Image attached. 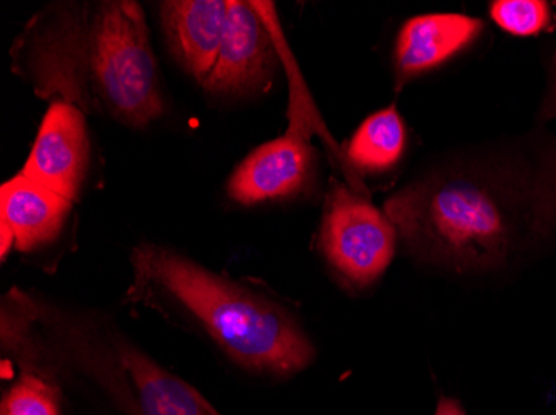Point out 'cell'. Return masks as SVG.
Instances as JSON below:
<instances>
[{
	"mask_svg": "<svg viewBox=\"0 0 556 415\" xmlns=\"http://www.w3.org/2000/svg\"><path fill=\"white\" fill-rule=\"evenodd\" d=\"M421 267L492 276L556 245V133L536 125L443 153L383 205Z\"/></svg>",
	"mask_w": 556,
	"mask_h": 415,
	"instance_id": "cell-1",
	"label": "cell"
},
{
	"mask_svg": "<svg viewBox=\"0 0 556 415\" xmlns=\"http://www.w3.org/2000/svg\"><path fill=\"white\" fill-rule=\"evenodd\" d=\"M11 68L39 99L143 130L167 112L146 14L134 0H61L21 30Z\"/></svg>",
	"mask_w": 556,
	"mask_h": 415,
	"instance_id": "cell-2",
	"label": "cell"
},
{
	"mask_svg": "<svg viewBox=\"0 0 556 415\" xmlns=\"http://www.w3.org/2000/svg\"><path fill=\"white\" fill-rule=\"evenodd\" d=\"M127 299L204 334L243 369L290 377L307 369L315 346L289 309L154 243L130 256Z\"/></svg>",
	"mask_w": 556,
	"mask_h": 415,
	"instance_id": "cell-3",
	"label": "cell"
},
{
	"mask_svg": "<svg viewBox=\"0 0 556 415\" xmlns=\"http://www.w3.org/2000/svg\"><path fill=\"white\" fill-rule=\"evenodd\" d=\"M2 314L4 348L24 369H77L127 415H220L190 384L90 314L24 293L9 296Z\"/></svg>",
	"mask_w": 556,
	"mask_h": 415,
	"instance_id": "cell-4",
	"label": "cell"
},
{
	"mask_svg": "<svg viewBox=\"0 0 556 415\" xmlns=\"http://www.w3.org/2000/svg\"><path fill=\"white\" fill-rule=\"evenodd\" d=\"M399 233L386 211L336 183L325 202L318 246L343 283L368 288L395 258Z\"/></svg>",
	"mask_w": 556,
	"mask_h": 415,
	"instance_id": "cell-5",
	"label": "cell"
},
{
	"mask_svg": "<svg viewBox=\"0 0 556 415\" xmlns=\"http://www.w3.org/2000/svg\"><path fill=\"white\" fill-rule=\"evenodd\" d=\"M271 4L229 0V14L217 61L204 82L214 99L239 100L262 95L274 86L278 50Z\"/></svg>",
	"mask_w": 556,
	"mask_h": 415,
	"instance_id": "cell-6",
	"label": "cell"
},
{
	"mask_svg": "<svg viewBox=\"0 0 556 415\" xmlns=\"http://www.w3.org/2000/svg\"><path fill=\"white\" fill-rule=\"evenodd\" d=\"M292 125L277 139L250 152L230 174L227 193L242 206L277 205L302 198L317 181L318 158L308 115L292 108Z\"/></svg>",
	"mask_w": 556,
	"mask_h": 415,
	"instance_id": "cell-7",
	"label": "cell"
},
{
	"mask_svg": "<svg viewBox=\"0 0 556 415\" xmlns=\"http://www.w3.org/2000/svg\"><path fill=\"white\" fill-rule=\"evenodd\" d=\"M89 170L86 115L71 103H50L21 173L74 203L83 192Z\"/></svg>",
	"mask_w": 556,
	"mask_h": 415,
	"instance_id": "cell-8",
	"label": "cell"
},
{
	"mask_svg": "<svg viewBox=\"0 0 556 415\" xmlns=\"http://www.w3.org/2000/svg\"><path fill=\"white\" fill-rule=\"evenodd\" d=\"M483 30L485 22L467 14L435 12L408 18L400 27L393 47L395 89L402 90L467 52Z\"/></svg>",
	"mask_w": 556,
	"mask_h": 415,
	"instance_id": "cell-9",
	"label": "cell"
},
{
	"mask_svg": "<svg viewBox=\"0 0 556 415\" xmlns=\"http://www.w3.org/2000/svg\"><path fill=\"white\" fill-rule=\"evenodd\" d=\"M159 11L172 57L204 86L224 40L229 0H167Z\"/></svg>",
	"mask_w": 556,
	"mask_h": 415,
	"instance_id": "cell-10",
	"label": "cell"
},
{
	"mask_svg": "<svg viewBox=\"0 0 556 415\" xmlns=\"http://www.w3.org/2000/svg\"><path fill=\"white\" fill-rule=\"evenodd\" d=\"M71 208V199L22 173L0 189V224L12 231L18 251H33L58 239Z\"/></svg>",
	"mask_w": 556,
	"mask_h": 415,
	"instance_id": "cell-11",
	"label": "cell"
},
{
	"mask_svg": "<svg viewBox=\"0 0 556 415\" xmlns=\"http://www.w3.org/2000/svg\"><path fill=\"white\" fill-rule=\"evenodd\" d=\"M407 146V125L396 105H389L362 121L346 146V158L364 173H387L402 161Z\"/></svg>",
	"mask_w": 556,
	"mask_h": 415,
	"instance_id": "cell-12",
	"label": "cell"
},
{
	"mask_svg": "<svg viewBox=\"0 0 556 415\" xmlns=\"http://www.w3.org/2000/svg\"><path fill=\"white\" fill-rule=\"evenodd\" d=\"M0 415H62L58 386L36 371L24 369L5 392Z\"/></svg>",
	"mask_w": 556,
	"mask_h": 415,
	"instance_id": "cell-13",
	"label": "cell"
},
{
	"mask_svg": "<svg viewBox=\"0 0 556 415\" xmlns=\"http://www.w3.org/2000/svg\"><path fill=\"white\" fill-rule=\"evenodd\" d=\"M489 14L503 33L521 39L548 33L555 25L552 4L546 0H493Z\"/></svg>",
	"mask_w": 556,
	"mask_h": 415,
	"instance_id": "cell-14",
	"label": "cell"
},
{
	"mask_svg": "<svg viewBox=\"0 0 556 415\" xmlns=\"http://www.w3.org/2000/svg\"><path fill=\"white\" fill-rule=\"evenodd\" d=\"M553 120H556V47L546 57V89L536 114V125L545 127Z\"/></svg>",
	"mask_w": 556,
	"mask_h": 415,
	"instance_id": "cell-15",
	"label": "cell"
},
{
	"mask_svg": "<svg viewBox=\"0 0 556 415\" xmlns=\"http://www.w3.org/2000/svg\"><path fill=\"white\" fill-rule=\"evenodd\" d=\"M435 415H465V412L455 399L440 398Z\"/></svg>",
	"mask_w": 556,
	"mask_h": 415,
	"instance_id": "cell-16",
	"label": "cell"
}]
</instances>
